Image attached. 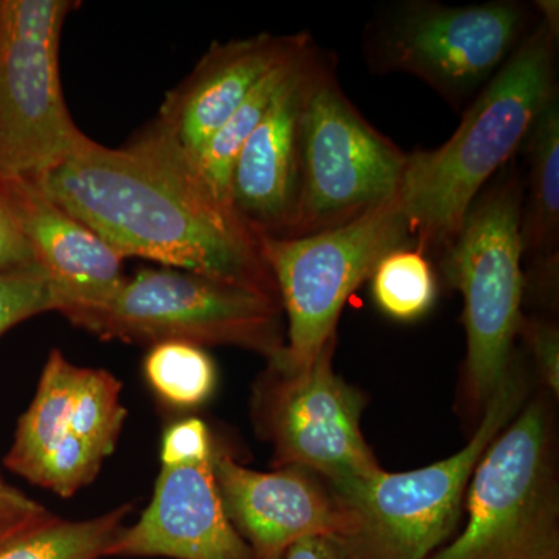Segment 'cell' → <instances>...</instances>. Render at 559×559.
I'll return each instance as SVG.
<instances>
[{
  "label": "cell",
  "instance_id": "cell-1",
  "mask_svg": "<svg viewBox=\"0 0 559 559\" xmlns=\"http://www.w3.org/2000/svg\"><path fill=\"white\" fill-rule=\"evenodd\" d=\"M33 180L123 259L156 261L278 297L263 237L182 165L132 140L114 150L84 135L68 157Z\"/></svg>",
  "mask_w": 559,
  "mask_h": 559
},
{
  "label": "cell",
  "instance_id": "cell-2",
  "mask_svg": "<svg viewBox=\"0 0 559 559\" xmlns=\"http://www.w3.org/2000/svg\"><path fill=\"white\" fill-rule=\"evenodd\" d=\"M535 9L538 21L463 110L452 138L407 154L396 202L414 249L426 257H439L454 241L471 204L520 156L533 121L558 92V2L543 0Z\"/></svg>",
  "mask_w": 559,
  "mask_h": 559
},
{
  "label": "cell",
  "instance_id": "cell-3",
  "mask_svg": "<svg viewBox=\"0 0 559 559\" xmlns=\"http://www.w3.org/2000/svg\"><path fill=\"white\" fill-rule=\"evenodd\" d=\"M522 200L524 175L513 159L480 191L457 237L437 257L465 304L466 389L477 404H487L506 380L524 318Z\"/></svg>",
  "mask_w": 559,
  "mask_h": 559
},
{
  "label": "cell",
  "instance_id": "cell-4",
  "mask_svg": "<svg viewBox=\"0 0 559 559\" xmlns=\"http://www.w3.org/2000/svg\"><path fill=\"white\" fill-rule=\"evenodd\" d=\"M407 154L349 102L329 53L312 47L300 112V190L289 237L344 226L399 193Z\"/></svg>",
  "mask_w": 559,
  "mask_h": 559
},
{
  "label": "cell",
  "instance_id": "cell-5",
  "mask_svg": "<svg viewBox=\"0 0 559 559\" xmlns=\"http://www.w3.org/2000/svg\"><path fill=\"white\" fill-rule=\"evenodd\" d=\"M522 401L524 384L510 367L485 404L479 428L457 454L409 473L380 469L331 487L352 521L341 543L349 559H428L439 550L457 525L477 463Z\"/></svg>",
  "mask_w": 559,
  "mask_h": 559
},
{
  "label": "cell",
  "instance_id": "cell-6",
  "mask_svg": "<svg viewBox=\"0 0 559 559\" xmlns=\"http://www.w3.org/2000/svg\"><path fill=\"white\" fill-rule=\"evenodd\" d=\"M518 0L444 5L404 0L367 25L364 55L371 72L407 73L463 112L538 21Z\"/></svg>",
  "mask_w": 559,
  "mask_h": 559
},
{
  "label": "cell",
  "instance_id": "cell-7",
  "mask_svg": "<svg viewBox=\"0 0 559 559\" xmlns=\"http://www.w3.org/2000/svg\"><path fill=\"white\" fill-rule=\"evenodd\" d=\"M401 248H414V240L396 197L336 229L261 238L263 259L288 322L285 347L270 360V370L280 374L307 370L336 340L348 297L389 252Z\"/></svg>",
  "mask_w": 559,
  "mask_h": 559
},
{
  "label": "cell",
  "instance_id": "cell-8",
  "mask_svg": "<svg viewBox=\"0 0 559 559\" xmlns=\"http://www.w3.org/2000/svg\"><path fill=\"white\" fill-rule=\"evenodd\" d=\"M70 322L102 340L226 345L270 360L286 342L278 297L171 267L139 271L105 307Z\"/></svg>",
  "mask_w": 559,
  "mask_h": 559
},
{
  "label": "cell",
  "instance_id": "cell-9",
  "mask_svg": "<svg viewBox=\"0 0 559 559\" xmlns=\"http://www.w3.org/2000/svg\"><path fill=\"white\" fill-rule=\"evenodd\" d=\"M468 492V525L428 559H559L558 485L540 401L500 430Z\"/></svg>",
  "mask_w": 559,
  "mask_h": 559
},
{
  "label": "cell",
  "instance_id": "cell-10",
  "mask_svg": "<svg viewBox=\"0 0 559 559\" xmlns=\"http://www.w3.org/2000/svg\"><path fill=\"white\" fill-rule=\"evenodd\" d=\"M76 2L0 0V182L36 179L84 134L60 79L62 27Z\"/></svg>",
  "mask_w": 559,
  "mask_h": 559
},
{
  "label": "cell",
  "instance_id": "cell-11",
  "mask_svg": "<svg viewBox=\"0 0 559 559\" xmlns=\"http://www.w3.org/2000/svg\"><path fill=\"white\" fill-rule=\"evenodd\" d=\"M334 344L300 373L270 370L261 404L274 465L314 471L331 487L381 469L360 432L366 400L334 373Z\"/></svg>",
  "mask_w": 559,
  "mask_h": 559
},
{
  "label": "cell",
  "instance_id": "cell-12",
  "mask_svg": "<svg viewBox=\"0 0 559 559\" xmlns=\"http://www.w3.org/2000/svg\"><path fill=\"white\" fill-rule=\"evenodd\" d=\"M308 33L215 43L189 76L168 92L159 116L134 142L190 170L213 135L240 108L261 80L301 49Z\"/></svg>",
  "mask_w": 559,
  "mask_h": 559
},
{
  "label": "cell",
  "instance_id": "cell-13",
  "mask_svg": "<svg viewBox=\"0 0 559 559\" xmlns=\"http://www.w3.org/2000/svg\"><path fill=\"white\" fill-rule=\"evenodd\" d=\"M212 469L227 518L255 559L282 557L307 536L342 543L349 535L347 511L307 469L288 466L260 473L215 448Z\"/></svg>",
  "mask_w": 559,
  "mask_h": 559
},
{
  "label": "cell",
  "instance_id": "cell-14",
  "mask_svg": "<svg viewBox=\"0 0 559 559\" xmlns=\"http://www.w3.org/2000/svg\"><path fill=\"white\" fill-rule=\"evenodd\" d=\"M0 198L49 277L58 312L72 320L116 297L124 283L123 257L100 235L47 197L33 179L2 180Z\"/></svg>",
  "mask_w": 559,
  "mask_h": 559
},
{
  "label": "cell",
  "instance_id": "cell-15",
  "mask_svg": "<svg viewBox=\"0 0 559 559\" xmlns=\"http://www.w3.org/2000/svg\"><path fill=\"white\" fill-rule=\"evenodd\" d=\"M255 559L227 518L212 459L162 466L140 520L121 528L105 558Z\"/></svg>",
  "mask_w": 559,
  "mask_h": 559
},
{
  "label": "cell",
  "instance_id": "cell-16",
  "mask_svg": "<svg viewBox=\"0 0 559 559\" xmlns=\"http://www.w3.org/2000/svg\"><path fill=\"white\" fill-rule=\"evenodd\" d=\"M314 46L312 43L266 116L246 140L231 173V207L261 237H289L296 219L301 91L305 68Z\"/></svg>",
  "mask_w": 559,
  "mask_h": 559
},
{
  "label": "cell",
  "instance_id": "cell-17",
  "mask_svg": "<svg viewBox=\"0 0 559 559\" xmlns=\"http://www.w3.org/2000/svg\"><path fill=\"white\" fill-rule=\"evenodd\" d=\"M76 371L60 349H51L35 399L17 423L5 465L32 484L47 471H75L106 460L70 429Z\"/></svg>",
  "mask_w": 559,
  "mask_h": 559
},
{
  "label": "cell",
  "instance_id": "cell-18",
  "mask_svg": "<svg viewBox=\"0 0 559 559\" xmlns=\"http://www.w3.org/2000/svg\"><path fill=\"white\" fill-rule=\"evenodd\" d=\"M520 154L527 160L521 210L524 259L532 264L558 260L559 246V95L538 114Z\"/></svg>",
  "mask_w": 559,
  "mask_h": 559
},
{
  "label": "cell",
  "instance_id": "cell-19",
  "mask_svg": "<svg viewBox=\"0 0 559 559\" xmlns=\"http://www.w3.org/2000/svg\"><path fill=\"white\" fill-rule=\"evenodd\" d=\"M312 43L314 40L311 38L296 53L290 55L288 60L280 62L277 68L272 69L260 81L259 86L250 92L240 108L235 110L234 116L205 143L204 148L191 164L190 175L210 197L215 198L221 204L231 207L230 180L238 154L246 140L266 116L280 90L299 68L300 61L304 60Z\"/></svg>",
  "mask_w": 559,
  "mask_h": 559
},
{
  "label": "cell",
  "instance_id": "cell-20",
  "mask_svg": "<svg viewBox=\"0 0 559 559\" xmlns=\"http://www.w3.org/2000/svg\"><path fill=\"white\" fill-rule=\"evenodd\" d=\"M131 503L84 521L46 514L0 535V559H102L124 527Z\"/></svg>",
  "mask_w": 559,
  "mask_h": 559
},
{
  "label": "cell",
  "instance_id": "cell-21",
  "mask_svg": "<svg viewBox=\"0 0 559 559\" xmlns=\"http://www.w3.org/2000/svg\"><path fill=\"white\" fill-rule=\"evenodd\" d=\"M143 373L153 392L165 404L179 409L201 406L216 385L215 362L204 348L186 342L151 345L143 360Z\"/></svg>",
  "mask_w": 559,
  "mask_h": 559
},
{
  "label": "cell",
  "instance_id": "cell-22",
  "mask_svg": "<svg viewBox=\"0 0 559 559\" xmlns=\"http://www.w3.org/2000/svg\"><path fill=\"white\" fill-rule=\"evenodd\" d=\"M370 280L380 310L401 322L423 318L436 301V272L428 257L417 249L392 250L377 264Z\"/></svg>",
  "mask_w": 559,
  "mask_h": 559
},
{
  "label": "cell",
  "instance_id": "cell-23",
  "mask_svg": "<svg viewBox=\"0 0 559 559\" xmlns=\"http://www.w3.org/2000/svg\"><path fill=\"white\" fill-rule=\"evenodd\" d=\"M120 393V381L109 371L79 367L70 429L106 459L116 451L128 415Z\"/></svg>",
  "mask_w": 559,
  "mask_h": 559
},
{
  "label": "cell",
  "instance_id": "cell-24",
  "mask_svg": "<svg viewBox=\"0 0 559 559\" xmlns=\"http://www.w3.org/2000/svg\"><path fill=\"white\" fill-rule=\"evenodd\" d=\"M57 308V294L39 266L0 272V336L17 323Z\"/></svg>",
  "mask_w": 559,
  "mask_h": 559
},
{
  "label": "cell",
  "instance_id": "cell-25",
  "mask_svg": "<svg viewBox=\"0 0 559 559\" xmlns=\"http://www.w3.org/2000/svg\"><path fill=\"white\" fill-rule=\"evenodd\" d=\"M213 448L207 426L202 419H180L165 430L160 447L162 466L207 462L212 459Z\"/></svg>",
  "mask_w": 559,
  "mask_h": 559
},
{
  "label": "cell",
  "instance_id": "cell-26",
  "mask_svg": "<svg viewBox=\"0 0 559 559\" xmlns=\"http://www.w3.org/2000/svg\"><path fill=\"white\" fill-rule=\"evenodd\" d=\"M547 388L559 393V331L550 320L522 318L520 333Z\"/></svg>",
  "mask_w": 559,
  "mask_h": 559
},
{
  "label": "cell",
  "instance_id": "cell-27",
  "mask_svg": "<svg viewBox=\"0 0 559 559\" xmlns=\"http://www.w3.org/2000/svg\"><path fill=\"white\" fill-rule=\"evenodd\" d=\"M38 266L16 221L0 198V272Z\"/></svg>",
  "mask_w": 559,
  "mask_h": 559
},
{
  "label": "cell",
  "instance_id": "cell-28",
  "mask_svg": "<svg viewBox=\"0 0 559 559\" xmlns=\"http://www.w3.org/2000/svg\"><path fill=\"white\" fill-rule=\"evenodd\" d=\"M50 511L0 479V535L46 516Z\"/></svg>",
  "mask_w": 559,
  "mask_h": 559
},
{
  "label": "cell",
  "instance_id": "cell-29",
  "mask_svg": "<svg viewBox=\"0 0 559 559\" xmlns=\"http://www.w3.org/2000/svg\"><path fill=\"white\" fill-rule=\"evenodd\" d=\"M283 559H349L340 540L325 536H307L294 543Z\"/></svg>",
  "mask_w": 559,
  "mask_h": 559
},
{
  "label": "cell",
  "instance_id": "cell-30",
  "mask_svg": "<svg viewBox=\"0 0 559 559\" xmlns=\"http://www.w3.org/2000/svg\"><path fill=\"white\" fill-rule=\"evenodd\" d=\"M270 559H283V555H282V557H274V558H270Z\"/></svg>",
  "mask_w": 559,
  "mask_h": 559
}]
</instances>
